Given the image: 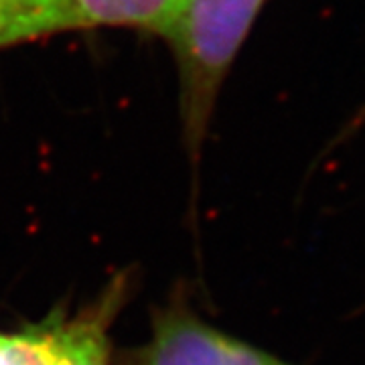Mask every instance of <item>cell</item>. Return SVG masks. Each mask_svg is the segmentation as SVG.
<instances>
[{
	"instance_id": "cell-1",
	"label": "cell",
	"mask_w": 365,
	"mask_h": 365,
	"mask_svg": "<svg viewBox=\"0 0 365 365\" xmlns=\"http://www.w3.org/2000/svg\"><path fill=\"white\" fill-rule=\"evenodd\" d=\"M266 0H181L169 41L181 90V118L193 160L207 134L222 83Z\"/></svg>"
},
{
	"instance_id": "cell-2",
	"label": "cell",
	"mask_w": 365,
	"mask_h": 365,
	"mask_svg": "<svg viewBox=\"0 0 365 365\" xmlns=\"http://www.w3.org/2000/svg\"><path fill=\"white\" fill-rule=\"evenodd\" d=\"M274 355L203 321L182 297L153 313L143 345L112 357V365H274Z\"/></svg>"
},
{
	"instance_id": "cell-3",
	"label": "cell",
	"mask_w": 365,
	"mask_h": 365,
	"mask_svg": "<svg viewBox=\"0 0 365 365\" xmlns=\"http://www.w3.org/2000/svg\"><path fill=\"white\" fill-rule=\"evenodd\" d=\"M126 287L118 280L102 299L71 321L61 313L47 319L55 365H112L110 323L122 307Z\"/></svg>"
},
{
	"instance_id": "cell-4",
	"label": "cell",
	"mask_w": 365,
	"mask_h": 365,
	"mask_svg": "<svg viewBox=\"0 0 365 365\" xmlns=\"http://www.w3.org/2000/svg\"><path fill=\"white\" fill-rule=\"evenodd\" d=\"M83 29L71 0L0 2V49Z\"/></svg>"
},
{
	"instance_id": "cell-5",
	"label": "cell",
	"mask_w": 365,
	"mask_h": 365,
	"mask_svg": "<svg viewBox=\"0 0 365 365\" xmlns=\"http://www.w3.org/2000/svg\"><path fill=\"white\" fill-rule=\"evenodd\" d=\"M181 0H71L81 26H136L165 37Z\"/></svg>"
},
{
	"instance_id": "cell-6",
	"label": "cell",
	"mask_w": 365,
	"mask_h": 365,
	"mask_svg": "<svg viewBox=\"0 0 365 365\" xmlns=\"http://www.w3.org/2000/svg\"><path fill=\"white\" fill-rule=\"evenodd\" d=\"M0 2H23V0H0Z\"/></svg>"
},
{
	"instance_id": "cell-7",
	"label": "cell",
	"mask_w": 365,
	"mask_h": 365,
	"mask_svg": "<svg viewBox=\"0 0 365 365\" xmlns=\"http://www.w3.org/2000/svg\"><path fill=\"white\" fill-rule=\"evenodd\" d=\"M274 365H290V364H284V361H280V359H278V361H276Z\"/></svg>"
}]
</instances>
